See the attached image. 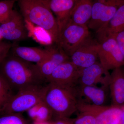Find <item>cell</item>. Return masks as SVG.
Returning a JSON list of instances; mask_svg holds the SVG:
<instances>
[{
  "label": "cell",
  "mask_w": 124,
  "mask_h": 124,
  "mask_svg": "<svg viewBox=\"0 0 124 124\" xmlns=\"http://www.w3.org/2000/svg\"><path fill=\"white\" fill-rule=\"evenodd\" d=\"M0 75L14 90L44 85L46 82L36 64L24 61L9 53L0 64Z\"/></svg>",
  "instance_id": "6da1fadb"
},
{
  "label": "cell",
  "mask_w": 124,
  "mask_h": 124,
  "mask_svg": "<svg viewBox=\"0 0 124 124\" xmlns=\"http://www.w3.org/2000/svg\"><path fill=\"white\" fill-rule=\"evenodd\" d=\"M76 86L52 82L46 85L44 100L57 119L69 118L77 111L79 97Z\"/></svg>",
  "instance_id": "7a4b0ae2"
},
{
  "label": "cell",
  "mask_w": 124,
  "mask_h": 124,
  "mask_svg": "<svg viewBox=\"0 0 124 124\" xmlns=\"http://www.w3.org/2000/svg\"><path fill=\"white\" fill-rule=\"evenodd\" d=\"M20 13L24 20L44 28L54 43L59 36L57 23L48 3L42 0H17Z\"/></svg>",
  "instance_id": "3957f363"
},
{
  "label": "cell",
  "mask_w": 124,
  "mask_h": 124,
  "mask_svg": "<svg viewBox=\"0 0 124 124\" xmlns=\"http://www.w3.org/2000/svg\"><path fill=\"white\" fill-rule=\"evenodd\" d=\"M46 85H32L19 90L11 98L0 115L20 113L28 110L44 100Z\"/></svg>",
  "instance_id": "277c9868"
},
{
  "label": "cell",
  "mask_w": 124,
  "mask_h": 124,
  "mask_svg": "<svg viewBox=\"0 0 124 124\" xmlns=\"http://www.w3.org/2000/svg\"><path fill=\"white\" fill-rule=\"evenodd\" d=\"M89 29L87 26L76 24L70 20L59 33L55 44L70 57L73 51L90 36Z\"/></svg>",
  "instance_id": "5b68a950"
},
{
  "label": "cell",
  "mask_w": 124,
  "mask_h": 124,
  "mask_svg": "<svg viewBox=\"0 0 124 124\" xmlns=\"http://www.w3.org/2000/svg\"><path fill=\"white\" fill-rule=\"evenodd\" d=\"M77 110L93 114L96 119L95 124H123L124 111L121 107L96 106L79 99Z\"/></svg>",
  "instance_id": "8992f818"
},
{
  "label": "cell",
  "mask_w": 124,
  "mask_h": 124,
  "mask_svg": "<svg viewBox=\"0 0 124 124\" xmlns=\"http://www.w3.org/2000/svg\"><path fill=\"white\" fill-rule=\"evenodd\" d=\"M124 2V0H93L88 28L97 32L106 25Z\"/></svg>",
  "instance_id": "52a82bcc"
},
{
  "label": "cell",
  "mask_w": 124,
  "mask_h": 124,
  "mask_svg": "<svg viewBox=\"0 0 124 124\" xmlns=\"http://www.w3.org/2000/svg\"><path fill=\"white\" fill-rule=\"evenodd\" d=\"M98 42V58L105 70L108 71L124 66V57L115 37H108Z\"/></svg>",
  "instance_id": "ba28073f"
},
{
  "label": "cell",
  "mask_w": 124,
  "mask_h": 124,
  "mask_svg": "<svg viewBox=\"0 0 124 124\" xmlns=\"http://www.w3.org/2000/svg\"><path fill=\"white\" fill-rule=\"evenodd\" d=\"M0 24V32L3 39L16 43L29 37L24 18L15 10L7 20Z\"/></svg>",
  "instance_id": "9c48e42d"
},
{
  "label": "cell",
  "mask_w": 124,
  "mask_h": 124,
  "mask_svg": "<svg viewBox=\"0 0 124 124\" xmlns=\"http://www.w3.org/2000/svg\"><path fill=\"white\" fill-rule=\"evenodd\" d=\"M99 45L98 41L90 37L73 51L70 61L80 69L93 65L99 58Z\"/></svg>",
  "instance_id": "30bf717a"
},
{
  "label": "cell",
  "mask_w": 124,
  "mask_h": 124,
  "mask_svg": "<svg viewBox=\"0 0 124 124\" xmlns=\"http://www.w3.org/2000/svg\"><path fill=\"white\" fill-rule=\"evenodd\" d=\"M110 74L104 69L100 62H97L87 67L80 69L76 85H96L101 84L109 85Z\"/></svg>",
  "instance_id": "8fae6325"
},
{
  "label": "cell",
  "mask_w": 124,
  "mask_h": 124,
  "mask_svg": "<svg viewBox=\"0 0 124 124\" xmlns=\"http://www.w3.org/2000/svg\"><path fill=\"white\" fill-rule=\"evenodd\" d=\"M80 71V68L70 61L64 62L57 67L46 82L68 86H76Z\"/></svg>",
  "instance_id": "7c38bea8"
},
{
  "label": "cell",
  "mask_w": 124,
  "mask_h": 124,
  "mask_svg": "<svg viewBox=\"0 0 124 124\" xmlns=\"http://www.w3.org/2000/svg\"><path fill=\"white\" fill-rule=\"evenodd\" d=\"M9 52L22 60L36 64L48 60L50 57L49 52L45 48L19 46L15 43H13Z\"/></svg>",
  "instance_id": "4fadbf2b"
},
{
  "label": "cell",
  "mask_w": 124,
  "mask_h": 124,
  "mask_svg": "<svg viewBox=\"0 0 124 124\" xmlns=\"http://www.w3.org/2000/svg\"><path fill=\"white\" fill-rule=\"evenodd\" d=\"M75 0H49V7L57 23L59 35L69 22L71 14L75 4Z\"/></svg>",
  "instance_id": "5bb4252c"
},
{
  "label": "cell",
  "mask_w": 124,
  "mask_h": 124,
  "mask_svg": "<svg viewBox=\"0 0 124 124\" xmlns=\"http://www.w3.org/2000/svg\"><path fill=\"white\" fill-rule=\"evenodd\" d=\"M108 86L112 105L121 107L124 103V71L121 67L113 70Z\"/></svg>",
  "instance_id": "9a60e30c"
},
{
  "label": "cell",
  "mask_w": 124,
  "mask_h": 124,
  "mask_svg": "<svg viewBox=\"0 0 124 124\" xmlns=\"http://www.w3.org/2000/svg\"><path fill=\"white\" fill-rule=\"evenodd\" d=\"M124 31V2L121 5L113 17L106 25L96 32L98 40L114 36Z\"/></svg>",
  "instance_id": "2e32d148"
},
{
  "label": "cell",
  "mask_w": 124,
  "mask_h": 124,
  "mask_svg": "<svg viewBox=\"0 0 124 124\" xmlns=\"http://www.w3.org/2000/svg\"><path fill=\"white\" fill-rule=\"evenodd\" d=\"M93 0H75L70 20L79 25L87 26L92 16Z\"/></svg>",
  "instance_id": "e0dca14e"
},
{
  "label": "cell",
  "mask_w": 124,
  "mask_h": 124,
  "mask_svg": "<svg viewBox=\"0 0 124 124\" xmlns=\"http://www.w3.org/2000/svg\"><path fill=\"white\" fill-rule=\"evenodd\" d=\"M79 98L84 97L96 106H104L106 100V94L103 86L99 88L96 85H76Z\"/></svg>",
  "instance_id": "ac0fdd59"
},
{
  "label": "cell",
  "mask_w": 124,
  "mask_h": 124,
  "mask_svg": "<svg viewBox=\"0 0 124 124\" xmlns=\"http://www.w3.org/2000/svg\"><path fill=\"white\" fill-rule=\"evenodd\" d=\"M26 26L28 31V36L40 44L47 46L53 44L51 35L43 28L37 26L25 20Z\"/></svg>",
  "instance_id": "d6986e66"
},
{
  "label": "cell",
  "mask_w": 124,
  "mask_h": 124,
  "mask_svg": "<svg viewBox=\"0 0 124 124\" xmlns=\"http://www.w3.org/2000/svg\"><path fill=\"white\" fill-rule=\"evenodd\" d=\"M28 111L29 116L38 122H44L53 116L51 110L44 100Z\"/></svg>",
  "instance_id": "ffe728a7"
},
{
  "label": "cell",
  "mask_w": 124,
  "mask_h": 124,
  "mask_svg": "<svg viewBox=\"0 0 124 124\" xmlns=\"http://www.w3.org/2000/svg\"><path fill=\"white\" fill-rule=\"evenodd\" d=\"M15 94L13 90L0 75V113Z\"/></svg>",
  "instance_id": "44dd1931"
},
{
  "label": "cell",
  "mask_w": 124,
  "mask_h": 124,
  "mask_svg": "<svg viewBox=\"0 0 124 124\" xmlns=\"http://www.w3.org/2000/svg\"><path fill=\"white\" fill-rule=\"evenodd\" d=\"M59 64H60L53 61L48 59L36 65L41 75L47 82V79Z\"/></svg>",
  "instance_id": "7402d4cb"
},
{
  "label": "cell",
  "mask_w": 124,
  "mask_h": 124,
  "mask_svg": "<svg viewBox=\"0 0 124 124\" xmlns=\"http://www.w3.org/2000/svg\"><path fill=\"white\" fill-rule=\"evenodd\" d=\"M16 1L2 0L0 1V24L4 22L13 10V7Z\"/></svg>",
  "instance_id": "603a6c76"
},
{
  "label": "cell",
  "mask_w": 124,
  "mask_h": 124,
  "mask_svg": "<svg viewBox=\"0 0 124 124\" xmlns=\"http://www.w3.org/2000/svg\"><path fill=\"white\" fill-rule=\"evenodd\" d=\"M79 116L73 120V124H95V116L87 111L80 112Z\"/></svg>",
  "instance_id": "cb8c5ba5"
},
{
  "label": "cell",
  "mask_w": 124,
  "mask_h": 124,
  "mask_svg": "<svg viewBox=\"0 0 124 124\" xmlns=\"http://www.w3.org/2000/svg\"><path fill=\"white\" fill-rule=\"evenodd\" d=\"M19 113L0 115V124H24Z\"/></svg>",
  "instance_id": "d4e9b609"
},
{
  "label": "cell",
  "mask_w": 124,
  "mask_h": 124,
  "mask_svg": "<svg viewBox=\"0 0 124 124\" xmlns=\"http://www.w3.org/2000/svg\"><path fill=\"white\" fill-rule=\"evenodd\" d=\"M13 45L9 42L0 41V64L8 54Z\"/></svg>",
  "instance_id": "484cf974"
},
{
  "label": "cell",
  "mask_w": 124,
  "mask_h": 124,
  "mask_svg": "<svg viewBox=\"0 0 124 124\" xmlns=\"http://www.w3.org/2000/svg\"><path fill=\"white\" fill-rule=\"evenodd\" d=\"M115 37L118 46L124 57V31L117 33Z\"/></svg>",
  "instance_id": "4316f807"
},
{
  "label": "cell",
  "mask_w": 124,
  "mask_h": 124,
  "mask_svg": "<svg viewBox=\"0 0 124 124\" xmlns=\"http://www.w3.org/2000/svg\"><path fill=\"white\" fill-rule=\"evenodd\" d=\"M52 124H73V120L70 119L69 118L58 119Z\"/></svg>",
  "instance_id": "83f0119b"
},
{
  "label": "cell",
  "mask_w": 124,
  "mask_h": 124,
  "mask_svg": "<svg viewBox=\"0 0 124 124\" xmlns=\"http://www.w3.org/2000/svg\"><path fill=\"white\" fill-rule=\"evenodd\" d=\"M3 38H2V36H1V34L0 32V41H2V39Z\"/></svg>",
  "instance_id": "f1b7e54d"
},
{
  "label": "cell",
  "mask_w": 124,
  "mask_h": 124,
  "mask_svg": "<svg viewBox=\"0 0 124 124\" xmlns=\"http://www.w3.org/2000/svg\"><path fill=\"white\" fill-rule=\"evenodd\" d=\"M42 0L44 1H45V2H47V3H48V2L49 0Z\"/></svg>",
  "instance_id": "f546056e"
},
{
  "label": "cell",
  "mask_w": 124,
  "mask_h": 124,
  "mask_svg": "<svg viewBox=\"0 0 124 124\" xmlns=\"http://www.w3.org/2000/svg\"><path fill=\"white\" fill-rule=\"evenodd\" d=\"M15 0L16 1H17V0Z\"/></svg>",
  "instance_id": "4dcf8cb0"
}]
</instances>
